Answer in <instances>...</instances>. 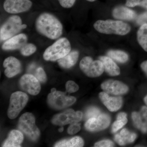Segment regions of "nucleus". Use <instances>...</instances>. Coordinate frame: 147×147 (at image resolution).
<instances>
[{"label":"nucleus","instance_id":"nucleus-1","mask_svg":"<svg viewBox=\"0 0 147 147\" xmlns=\"http://www.w3.org/2000/svg\"><path fill=\"white\" fill-rule=\"evenodd\" d=\"M35 27L39 33L49 39L55 40L62 34L63 27L59 20L51 13H43L37 18Z\"/></svg>","mask_w":147,"mask_h":147},{"label":"nucleus","instance_id":"nucleus-2","mask_svg":"<svg viewBox=\"0 0 147 147\" xmlns=\"http://www.w3.org/2000/svg\"><path fill=\"white\" fill-rule=\"evenodd\" d=\"M94 29L100 33L125 35L131 30L129 25L121 21L98 20L94 24Z\"/></svg>","mask_w":147,"mask_h":147},{"label":"nucleus","instance_id":"nucleus-3","mask_svg":"<svg viewBox=\"0 0 147 147\" xmlns=\"http://www.w3.org/2000/svg\"><path fill=\"white\" fill-rule=\"evenodd\" d=\"M71 50V44L68 40L62 38L47 47L43 53V59L45 61H55L68 55Z\"/></svg>","mask_w":147,"mask_h":147},{"label":"nucleus","instance_id":"nucleus-4","mask_svg":"<svg viewBox=\"0 0 147 147\" xmlns=\"http://www.w3.org/2000/svg\"><path fill=\"white\" fill-rule=\"evenodd\" d=\"M18 128L32 141H37L40 131L35 123V119L31 113H26L20 117L18 122Z\"/></svg>","mask_w":147,"mask_h":147},{"label":"nucleus","instance_id":"nucleus-5","mask_svg":"<svg viewBox=\"0 0 147 147\" xmlns=\"http://www.w3.org/2000/svg\"><path fill=\"white\" fill-rule=\"evenodd\" d=\"M27 27L26 24H22V19L20 16L17 15L10 16L1 27V41L7 40Z\"/></svg>","mask_w":147,"mask_h":147},{"label":"nucleus","instance_id":"nucleus-6","mask_svg":"<svg viewBox=\"0 0 147 147\" xmlns=\"http://www.w3.org/2000/svg\"><path fill=\"white\" fill-rule=\"evenodd\" d=\"M76 101V98L72 96H67L65 92L57 91L55 88L51 89L48 94L47 102L51 108L55 110H61L70 106Z\"/></svg>","mask_w":147,"mask_h":147},{"label":"nucleus","instance_id":"nucleus-7","mask_svg":"<svg viewBox=\"0 0 147 147\" xmlns=\"http://www.w3.org/2000/svg\"><path fill=\"white\" fill-rule=\"evenodd\" d=\"M28 100V95L23 92H16L11 96L7 116L9 119L16 118L26 105Z\"/></svg>","mask_w":147,"mask_h":147},{"label":"nucleus","instance_id":"nucleus-8","mask_svg":"<svg viewBox=\"0 0 147 147\" xmlns=\"http://www.w3.org/2000/svg\"><path fill=\"white\" fill-rule=\"evenodd\" d=\"M79 65L83 72L86 76L91 78L100 76L104 70V66L101 61H94L90 57L83 58Z\"/></svg>","mask_w":147,"mask_h":147},{"label":"nucleus","instance_id":"nucleus-9","mask_svg":"<svg viewBox=\"0 0 147 147\" xmlns=\"http://www.w3.org/2000/svg\"><path fill=\"white\" fill-rule=\"evenodd\" d=\"M83 116V113L80 111L75 112L72 109H68L54 116L52 122L55 125L63 126L68 124L79 122L82 119Z\"/></svg>","mask_w":147,"mask_h":147},{"label":"nucleus","instance_id":"nucleus-10","mask_svg":"<svg viewBox=\"0 0 147 147\" xmlns=\"http://www.w3.org/2000/svg\"><path fill=\"white\" fill-rule=\"evenodd\" d=\"M19 85L22 90L32 95L38 94L41 89L38 79L30 74L23 75L19 81Z\"/></svg>","mask_w":147,"mask_h":147},{"label":"nucleus","instance_id":"nucleus-11","mask_svg":"<svg viewBox=\"0 0 147 147\" xmlns=\"http://www.w3.org/2000/svg\"><path fill=\"white\" fill-rule=\"evenodd\" d=\"M110 120L108 115L101 113L97 117L88 119L85 124V127L87 130L92 132L101 131L109 126Z\"/></svg>","mask_w":147,"mask_h":147},{"label":"nucleus","instance_id":"nucleus-12","mask_svg":"<svg viewBox=\"0 0 147 147\" xmlns=\"http://www.w3.org/2000/svg\"><path fill=\"white\" fill-rule=\"evenodd\" d=\"M32 5L30 0H5L3 7L7 13L16 14L28 11Z\"/></svg>","mask_w":147,"mask_h":147},{"label":"nucleus","instance_id":"nucleus-13","mask_svg":"<svg viewBox=\"0 0 147 147\" xmlns=\"http://www.w3.org/2000/svg\"><path fill=\"white\" fill-rule=\"evenodd\" d=\"M101 88L104 92L114 95L123 94L128 91L126 85L117 80H109L102 83Z\"/></svg>","mask_w":147,"mask_h":147},{"label":"nucleus","instance_id":"nucleus-14","mask_svg":"<svg viewBox=\"0 0 147 147\" xmlns=\"http://www.w3.org/2000/svg\"><path fill=\"white\" fill-rule=\"evenodd\" d=\"M3 66L5 68V74L8 78H11L16 76L21 71V62L14 57L7 58L4 61Z\"/></svg>","mask_w":147,"mask_h":147},{"label":"nucleus","instance_id":"nucleus-15","mask_svg":"<svg viewBox=\"0 0 147 147\" xmlns=\"http://www.w3.org/2000/svg\"><path fill=\"white\" fill-rule=\"evenodd\" d=\"M28 38L24 34L14 36L7 40L3 44L2 48L4 50H13L21 49L26 44Z\"/></svg>","mask_w":147,"mask_h":147},{"label":"nucleus","instance_id":"nucleus-16","mask_svg":"<svg viewBox=\"0 0 147 147\" xmlns=\"http://www.w3.org/2000/svg\"><path fill=\"white\" fill-rule=\"evenodd\" d=\"M99 96L103 104L111 112L117 111L122 105L123 100L121 97H111L104 92L100 93Z\"/></svg>","mask_w":147,"mask_h":147},{"label":"nucleus","instance_id":"nucleus-17","mask_svg":"<svg viewBox=\"0 0 147 147\" xmlns=\"http://www.w3.org/2000/svg\"><path fill=\"white\" fill-rule=\"evenodd\" d=\"M131 118L135 126L143 133L147 132V107L143 106L140 112H133Z\"/></svg>","mask_w":147,"mask_h":147},{"label":"nucleus","instance_id":"nucleus-18","mask_svg":"<svg viewBox=\"0 0 147 147\" xmlns=\"http://www.w3.org/2000/svg\"><path fill=\"white\" fill-rule=\"evenodd\" d=\"M23 133L18 130H12L3 145L4 147H19L24 140Z\"/></svg>","mask_w":147,"mask_h":147},{"label":"nucleus","instance_id":"nucleus-19","mask_svg":"<svg viewBox=\"0 0 147 147\" xmlns=\"http://www.w3.org/2000/svg\"><path fill=\"white\" fill-rule=\"evenodd\" d=\"M113 15L114 18L121 20H132L136 18L134 11L124 6H118L114 9Z\"/></svg>","mask_w":147,"mask_h":147},{"label":"nucleus","instance_id":"nucleus-20","mask_svg":"<svg viewBox=\"0 0 147 147\" xmlns=\"http://www.w3.org/2000/svg\"><path fill=\"white\" fill-rule=\"evenodd\" d=\"M104 66V70L111 76L119 75L120 69L118 66L112 59L111 58L106 56H102L99 57Z\"/></svg>","mask_w":147,"mask_h":147},{"label":"nucleus","instance_id":"nucleus-21","mask_svg":"<svg viewBox=\"0 0 147 147\" xmlns=\"http://www.w3.org/2000/svg\"><path fill=\"white\" fill-rule=\"evenodd\" d=\"M79 56V53L78 51H72L63 58L58 60V64L60 66L63 68H70L76 63Z\"/></svg>","mask_w":147,"mask_h":147},{"label":"nucleus","instance_id":"nucleus-22","mask_svg":"<svg viewBox=\"0 0 147 147\" xmlns=\"http://www.w3.org/2000/svg\"><path fill=\"white\" fill-rule=\"evenodd\" d=\"M136 137L137 134L135 133H131L126 129H123L120 134H116L115 136V140L119 145L124 146L134 142Z\"/></svg>","mask_w":147,"mask_h":147},{"label":"nucleus","instance_id":"nucleus-23","mask_svg":"<svg viewBox=\"0 0 147 147\" xmlns=\"http://www.w3.org/2000/svg\"><path fill=\"white\" fill-rule=\"evenodd\" d=\"M84 146V141L80 137H74L69 139H64L57 142L55 147H81Z\"/></svg>","mask_w":147,"mask_h":147},{"label":"nucleus","instance_id":"nucleus-24","mask_svg":"<svg viewBox=\"0 0 147 147\" xmlns=\"http://www.w3.org/2000/svg\"><path fill=\"white\" fill-rule=\"evenodd\" d=\"M137 38L139 45L147 52V24H142L139 28Z\"/></svg>","mask_w":147,"mask_h":147},{"label":"nucleus","instance_id":"nucleus-25","mask_svg":"<svg viewBox=\"0 0 147 147\" xmlns=\"http://www.w3.org/2000/svg\"><path fill=\"white\" fill-rule=\"evenodd\" d=\"M107 55L111 59L120 63H125L128 60V55L121 50H110L107 53Z\"/></svg>","mask_w":147,"mask_h":147},{"label":"nucleus","instance_id":"nucleus-26","mask_svg":"<svg viewBox=\"0 0 147 147\" xmlns=\"http://www.w3.org/2000/svg\"><path fill=\"white\" fill-rule=\"evenodd\" d=\"M36 47L32 43H26L21 49V54L24 56H29L35 53Z\"/></svg>","mask_w":147,"mask_h":147},{"label":"nucleus","instance_id":"nucleus-27","mask_svg":"<svg viewBox=\"0 0 147 147\" xmlns=\"http://www.w3.org/2000/svg\"><path fill=\"white\" fill-rule=\"evenodd\" d=\"M126 5L129 7L140 6L147 9V0H126Z\"/></svg>","mask_w":147,"mask_h":147},{"label":"nucleus","instance_id":"nucleus-28","mask_svg":"<svg viewBox=\"0 0 147 147\" xmlns=\"http://www.w3.org/2000/svg\"><path fill=\"white\" fill-rule=\"evenodd\" d=\"M100 114V111L99 109L96 107H92L87 110L85 114V117L86 119H88L92 118L97 117Z\"/></svg>","mask_w":147,"mask_h":147},{"label":"nucleus","instance_id":"nucleus-29","mask_svg":"<svg viewBox=\"0 0 147 147\" xmlns=\"http://www.w3.org/2000/svg\"><path fill=\"white\" fill-rule=\"evenodd\" d=\"M35 76L41 83H44L47 81V75L42 67H39L37 69L36 71Z\"/></svg>","mask_w":147,"mask_h":147},{"label":"nucleus","instance_id":"nucleus-30","mask_svg":"<svg viewBox=\"0 0 147 147\" xmlns=\"http://www.w3.org/2000/svg\"><path fill=\"white\" fill-rule=\"evenodd\" d=\"M127 122V118L117 120L113 124L112 126V131L113 132H116V131L120 129L125 125Z\"/></svg>","mask_w":147,"mask_h":147},{"label":"nucleus","instance_id":"nucleus-31","mask_svg":"<svg viewBox=\"0 0 147 147\" xmlns=\"http://www.w3.org/2000/svg\"><path fill=\"white\" fill-rule=\"evenodd\" d=\"M65 87L66 91L70 93L77 91L79 89L78 85L72 81H69L67 82Z\"/></svg>","mask_w":147,"mask_h":147},{"label":"nucleus","instance_id":"nucleus-32","mask_svg":"<svg viewBox=\"0 0 147 147\" xmlns=\"http://www.w3.org/2000/svg\"><path fill=\"white\" fill-rule=\"evenodd\" d=\"M81 129L80 124L78 123H71L67 129V132L70 135H74L79 132Z\"/></svg>","mask_w":147,"mask_h":147},{"label":"nucleus","instance_id":"nucleus-33","mask_svg":"<svg viewBox=\"0 0 147 147\" xmlns=\"http://www.w3.org/2000/svg\"><path fill=\"white\" fill-rule=\"evenodd\" d=\"M114 143L110 140H105L100 141L95 143L94 147H104L114 146Z\"/></svg>","mask_w":147,"mask_h":147},{"label":"nucleus","instance_id":"nucleus-34","mask_svg":"<svg viewBox=\"0 0 147 147\" xmlns=\"http://www.w3.org/2000/svg\"><path fill=\"white\" fill-rule=\"evenodd\" d=\"M60 4L62 7L69 8L73 6L76 0H58Z\"/></svg>","mask_w":147,"mask_h":147},{"label":"nucleus","instance_id":"nucleus-35","mask_svg":"<svg viewBox=\"0 0 147 147\" xmlns=\"http://www.w3.org/2000/svg\"><path fill=\"white\" fill-rule=\"evenodd\" d=\"M137 23L140 25L147 24V11L142 13L138 16L137 19Z\"/></svg>","mask_w":147,"mask_h":147},{"label":"nucleus","instance_id":"nucleus-36","mask_svg":"<svg viewBox=\"0 0 147 147\" xmlns=\"http://www.w3.org/2000/svg\"><path fill=\"white\" fill-rule=\"evenodd\" d=\"M141 67L143 71L147 75V61L143 62L141 65Z\"/></svg>","mask_w":147,"mask_h":147},{"label":"nucleus","instance_id":"nucleus-37","mask_svg":"<svg viewBox=\"0 0 147 147\" xmlns=\"http://www.w3.org/2000/svg\"><path fill=\"white\" fill-rule=\"evenodd\" d=\"M127 118V114L125 113H121L118 114L117 117V120Z\"/></svg>","mask_w":147,"mask_h":147},{"label":"nucleus","instance_id":"nucleus-38","mask_svg":"<svg viewBox=\"0 0 147 147\" xmlns=\"http://www.w3.org/2000/svg\"><path fill=\"white\" fill-rule=\"evenodd\" d=\"M64 130V128L63 127H61V128H60L59 129V132H63V131Z\"/></svg>","mask_w":147,"mask_h":147},{"label":"nucleus","instance_id":"nucleus-39","mask_svg":"<svg viewBox=\"0 0 147 147\" xmlns=\"http://www.w3.org/2000/svg\"><path fill=\"white\" fill-rule=\"evenodd\" d=\"M144 101L145 103H146V105H147V95L145 97Z\"/></svg>","mask_w":147,"mask_h":147},{"label":"nucleus","instance_id":"nucleus-40","mask_svg":"<svg viewBox=\"0 0 147 147\" xmlns=\"http://www.w3.org/2000/svg\"><path fill=\"white\" fill-rule=\"evenodd\" d=\"M87 1H88L90 2H93L94 1H96V0H86Z\"/></svg>","mask_w":147,"mask_h":147}]
</instances>
